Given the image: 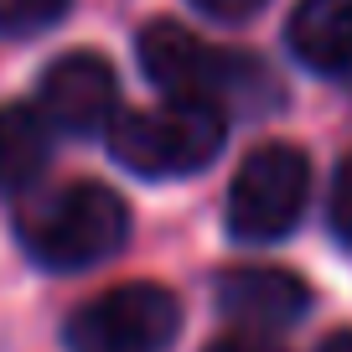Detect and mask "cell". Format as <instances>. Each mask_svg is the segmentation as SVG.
<instances>
[{
	"label": "cell",
	"mask_w": 352,
	"mask_h": 352,
	"mask_svg": "<svg viewBox=\"0 0 352 352\" xmlns=\"http://www.w3.org/2000/svg\"><path fill=\"white\" fill-rule=\"evenodd\" d=\"M130 233V212L99 182H73L21 212V243L47 270H88L109 259Z\"/></svg>",
	"instance_id": "obj_1"
},
{
	"label": "cell",
	"mask_w": 352,
	"mask_h": 352,
	"mask_svg": "<svg viewBox=\"0 0 352 352\" xmlns=\"http://www.w3.org/2000/svg\"><path fill=\"white\" fill-rule=\"evenodd\" d=\"M109 145L140 176H187L218 155L223 114L208 99H166L161 109H130L109 124Z\"/></svg>",
	"instance_id": "obj_2"
},
{
	"label": "cell",
	"mask_w": 352,
	"mask_h": 352,
	"mask_svg": "<svg viewBox=\"0 0 352 352\" xmlns=\"http://www.w3.org/2000/svg\"><path fill=\"white\" fill-rule=\"evenodd\" d=\"M311 192V161L296 145H259L243 155L228 192V228L233 239L275 243L296 228Z\"/></svg>",
	"instance_id": "obj_3"
},
{
	"label": "cell",
	"mask_w": 352,
	"mask_h": 352,
	"mask_svg": "<svg viewBox=\"0 0 352 352\" xmlns=\"http://www.w3.org/2000/svg\"><path fill=\"white\" fill-rule=\"evenodd\" d=\"M182 327L176 296L161 285H120L67 321V352H166Z\"/></svg>",
	"instance_id": "obj_4"
},
{
	"label": "cell",
	"mask_w": 352,
	"mask_h": 352,
	"mask_svg": "<svg viewBox=\"0 0 352 352\" xmlns=\"http://www.w3.org/2000/svg\"><path fill=\"white\" fill-rule=\"evenodd\" d=\"M140 67L171 99H208V104H218L223 94L243 88L254 73L249 57L223 52V47L192 36L187 26H176V21H151L140 32Z\"/></svg>",
	"instance_id": "obj_5"
},
{
	"label": "cell",
	"mask_w": 352,
	"mask_h": 352,
	"mask_svg": "<svg viewBox=\"0 0 352 352\" xmlns=\"http://www.w3.org/2000/svg\"><path fill=\"white\" fill-rule=\"evenodd\" d=\"M114 67L104 63L99 52H67L47 67L42 78V114L47 124L57 130H73V135H94L114 120Z\"/></svg>",
	"instance_id": "obj_6"
},
{
	"label": "cell",
	"mask_w": 352,
	"mask_h": 352,
	"mask_svg": "<svg viewBox=\"0 0 352 352\" xmlns=\"http://www.w3.org/2000/svg\"><path fill=\"white\" fill-rule=\"evenodd\" d=\"M218 306L233 316L243 331H280L290 321L306 316L311 290L290 270H270V264H249V270H228L218 280Z\"/></svg>",
	"instance_id": "obj_7"
},
{
	"label": "cell",
	"mask_w": 352,
	"mask_h": 352,
	"mask_svg": "<svg viewBox=\"0 0 352 352\" xmlns=\"http://www.w3.org/2000/svg\"><path fill=\"white\" fill-rule=\"evenodd\" d=\"M290 52L316 73H352V0H300L290 11Z\"/></svg>",
	"instance_id": "obj_8"
},
{
	"label": "cell",
	"mask_w": 352,
	"mask_h": 352,
	"mask_svg": "<svg viewBox=\"0 0 352 352\" xmlns=\"http://www.w3.org/2000/svg\"><path fill=\"white\" fill-rule=\"evenodd\" d=\"M47 166V114L6 104L0 109V192H21Z\"/></svg>",
	"instance_id": "obj_9"
},
{
	"label": "cell",
	"mask_w": 352,
	"mask_h": 352,
	"mask_svg": "<svg viewBox=\"0 0 352 352\" xmlns=\"http://www.w3.org/2000/svg\"><path fill=\"white\" fill-rule=\"evenodd\" d=\"M63 11H67V0H0V32H11V36L42 32Z\"/></svg>",
	"instance_id": "obj_10"
},
{
	"label": "cell",
	"mask_w": 352,
	"mask_h": 352,
	"mask_svg": "<svg viewBox=\"0 0 352 352\" xmlns=\"http://www.w3.org/2000/svg\"><path fill=\"white\" fill-rule=\"evenodd\" d=\"M331 228L342 243H352V155L337 166V182H331Z\"/></svg>",
	"instance_id": "obj_11"
},
{
	"label": "cell",
	"mask_w": 352,
	"mask_h": 352,
	"mask_svg": "<svg viewBox=\"0 0 352 352\" xmlns=\"http://www.w3.org/2000/svg\"><path fill=\"white\" fill-rule=\"evenodd\" d=\"M202 16H212V21H243V16H254L264 6V0H192Z\"/></svg>",
	"instance_id": "obj_12"
},
{
	"label": "cell",
	"mask_w": 352,
	"mask_h": 352,
	"mask_svg": "<svg viewBox=\"0 0 352 352\" xmlns=\"http://www.w3.org/2000/svg\"><path fill=\"white\" fill-rule=\"evenodd\" d=\"M208 352H285V347H275L270 337H254V331H239V337H223V342H212Z\"/></svg>",
	"instance_id": "obj_13"
},
{
	"label": "cell",
	"mask_w": 352,
	"mask_h": 352,
	"mask_svg": "<svg viewBox=\"0 0 352 352\" xmlns=\"http://www.w3.org/2000/svg\"><path fill=\"white\" fill-rule=\"evenodd\" d=\"M316 352H352V331H337V337H327Z\"/></svg>",
	"instance_id": "obj_14"
},
{
	"label": "cell",
	"mask_w": 352,
	"mask_h": 352,
	"mask_svg": "<svg viewBox=\"0 0 352 352\" xmlns=\"http://www.w3.org/2000/svg\"><path fill=\"white\" fill-rule=\"evenodd\" d=\"M347 83H352V73H347Z\"/></svg>",
	"instance_id": "obj_15"
}]
</instances>
